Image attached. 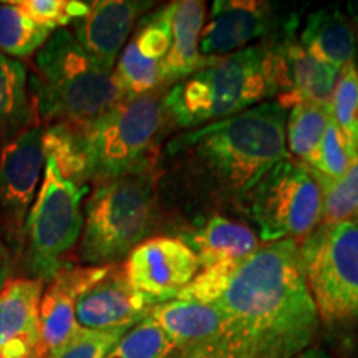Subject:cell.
<instances>
[{"label": "cell", "mask_w": 358, "mask_h": 358, "mask_svg": "<svg viewBox=\"0 0 358 358\" xmlns=\"http://www.w3.org/2000/svg\"><path fill=\"white\" fill-rule=\"evenodd\" d=\"M213 306L221 313L217 334L176 358H295L319 334L294 239L266 244L244 259Z\"/></svg>", "instance_id": "1"}, {"label": "cell", "mask_w": 358, "mask_h": 358, "mask_svg": "<svg viewBox=\"0 0 358 358\" xmlns=\"http://www.w3.org/2000/svg\"><path fill=\"white\" fill-rule=\"evenodd\" d=\"M287 110L262 101L243 113L179 134L168 145L204 187L226 199H245L280 161L290 158L285 143Z\"/></svg>", "instance_id": "2"}, {"label": "cell", "mask_w": 358, "mask_h": 358, "mask_svg": "<svg viewBox=\"0 0 358 358\" xmlns=\"http://www.w3.org/2000/svg\"><path fill=\"white\" fill-rule=\"evenodd\" d=\"M275 96L274 57L267 45L204 62L164 95L166 118L181 128H199L252 108Z\"/></svg>", "instance_id": "3"}, {"label": "cell", "mask_w": 358, "mask_h": 358, "mask_svg": "<svg viewBox=\"0 0 358 358\" xmlns=\"http://www.w3.org/2000/svg\"><path fill=\"white\" fill-rule=\"evenodd\" d=\"M29 88L40 124L92 123L123 98L111 73L85 53L69 29L57 30L35 53Z\"/></svg>", "instance_id": "4"}, {"label": "cell", "mask_w": 358, "mask_h": 358, "mask_svg": "<svg viewBox=\"0 0 358 358\" xmlns=\"http://www.w3.org/2000/svg\"><path fill=\"white\" fill-rule=\"evenodd\" d=\"M151 168L98 185L83 208L78 257L87 266H111L146 241L156 209Z\"/></svg>", "instance_id": "5"}, {"label": "cell", "mask_w": 358, "mask_h": 358, "mask_svg": "<svg viewBox=\"0 0 358 358\" xmlns=\"http://www.w3.org/2000/svg\"><path fill=\"white\" fill-rule=\"evenodd\" d=\"M159 92L122 98L95 122L85 123L82 145L87 182H103L151 168V151L166 113Z\"/></svg>", "instance_id": "6"}, {"label": "cell", "mask_w": 358, "mask_h": 358, "mask_svg": "<svg viewBox=\"0 0 358 358\" xmlns=\"http://www.w3.org/2000/svg\"><path fill=\"white\" fill-rule=\"evenodd\" d=\"M88 186L64 178L55 161L45 158L42 186L37 192L24 231L20 259L27 277L50 282L64 257L77 245L83 229V198Z\"/></svg>", "instance_id": "7"}, {"label": "cell", "mask_w": 358, "mask_h": 358, "mask_svg": "<svg viewBox=\"0 0 358 358\" xmlns=\"http://www.w3.org/2000/svg\"><path fill=\"white\" fill-rule=\"evenodd\" d=\"M299 252L320 322L358 324V222L320 224Z\"/></svg>", "instance_id": "8"}, {"label": "cell", "mask_w": 358, "mask_h": 358, "mask_svg": "<svg viewBox=\"0 0 358 358\" xmlns=\"http://www.w3.org/2000/svg\"><path fill=\"white\" fill-rule=\"evenodd\" d=\"M249 214L262 243L308 236L322 224V191L306 164L287 158L249 192Z\"/></svg>", "instance_id": "9"}, {"label": "cell", "mask_w": 358, "mask_h": 358, "mask_svg": "<svg viewBox=\"0 0 358 358\" xmlns=\"http://www.w3.org/2000/svg\"><path fill=\"white\" fill-rule=\"evenodd\" d=\"M43 127L29 128L0 148V243L20 259L25 222L45 166Z\"/></svg>", "instance_id": "10"}, {"label": "cell", "mask_w": 358, "mask_h": 358, "mask_svg": "<svg viewBox=\"0 0 358 358\" xmlns=\"http://www.w3.org/2000/svg\"><path fill=\"white\" fill-rule=\"evenodd\" d=\"M122 266L128 284L155 306L174 301L201 267L185 241L166 236L143 241Z\"/></svg>", "instance_id": "11"}, {"label": "cell", "mask_w": 358, "mask_h": 358, "mask_svg": "<svg viewBox=\"0 0 358 358\" xmlns=\"http://www.w3.org/2000/svg\"><path fill=\"white\" fill-rule=\"evenodd\" d=\"M171 48V6L145 19L116 60L111 77L123 98L159 92Z\"/></svg>", "instance_id": "12"}, {"label": "cell", "mask_w": 358, "mask_h": 358, "mask_svg": "<svg viewBox=\"0 0 358 358\" xmlns=\"http://www.w3.org/2000/svg\"><path fill=\"white\" fill-rule=\"evenodd\" d=\"M155 303L128 284L122 264H111L108 272L80 295L75 306L78 327L88 330H129L150 315Z\"/></svg>", "instance_id": "13"}, {"label": "cell", "mask_w": 358, "mask_h": 358, "mask_svg": "<svg viewBox=\"0 0 358 358\" xmlns=\"http://www.w3.org/2000/svg\"><path fill=\"white\" fill-rule=\"evenodd\" d=\"M272 7L259 0H217L204 22L199 53L204 62L216 60L244 48L268 35L274 27Z\"/></svg>", "instance_id": "14"}, {"label": "cell", "mask_w": 358, "mask_h": 358, "mask_svg": "<svg viewBox=\"0 0 358 358\" xmlns=\"http://www.w3.org/2000/svg\"><path fill=\"white\" fill-rule=\"evenodd\" d=\"M110 266H71L65 264L43 289L38 307L40 348L47 358L80 329L75 306L83 290L108 272Z\"/></svg>", "instance_id": "15"}, {"label": "cell", "mask_w": 358, "mask_h": 358, "mask_svg": "<svg viewBox=\"0 0 358 358\" xmlns=\"http://www.w3.org/2000/svg\"><path fill=\"white\" fill-rule=\"evenodd\" d=\"M148 2L95 0L83 17L73 22V37L101 70L111 73L138 17L150 8Z\"/></svg>", "instance_id": "16"}, {"label": "cell", "mask_w": 358, "mask_h": 358, "mask_svg": "<svg viewBox=\"0 0 358 358\" xmlns=\"http://www.w3.org/2000/svg\"><path fill=\"white\" fill-rule=\"evenodd\" d=\"M277 57V103L285 110L299 103L330 108L340 70L320 62L290 35L272 45Z\"/></svg>", "instance_id": "17"}, {"label": "cell", "mask_w": 358, "mask_h": 358, "mask_svg": "<svg viewBox=\"0 0 358 358\" xmlns=\"http://www.w3.org/2000/svg\"><path fill=\"white\" fill-rule=\"evenodd\" d=\"M43 282L15 277L0 292V357L45 358L40 348L38 307Z\"/></svg>", "instance_id": "18"}, {"label": "cell", "mask_w": 358, "mask_h": 358, "mask_svg": "<svg viewBox=\"0 0 358 358\" xmlns=\"http://www.w3.org/2000/svg\"><path fill=\"white\" fill-rule=\"evenodd\" d=\"M182 241L192 249L203 268L224 261L241 262L261 248L250 227L219 214L209 217Z\"/></svg>", "instance_id": "19"}, {"label": "cell", "mask_w": 358, "mask_h": 358, "mask_svg": "<svg viewBox=\"0 0 358 358\" xmlns=\"http://www.w3.org/2000/svg\"><path fill=\"white\" fill-rule=\"evenodd\" d=\"M171 6V48L164 62V80L176 83L203 66L199 53L201 32L206 22V2L179 0Z\"/></svg>", "instance_id": "20"}, {"label": "cell", "mask_w": 358, "mask_h": 358, "mask_svg": "<svg viewBox=\"0 0 358 358\" xmlns=\"http://www.w3.org/2000/svg\"><path fill=\"white\" fill-rule=\"evenodd\" d=\"M150 317L171 340L176 353L206 342L221 327V313L216 306L179 299L155 306Z\"/></svg>", "instance_id": "21"}, {"label": "cell", "mask_w": 358, "mask_h": 358, "mask_svg": "<svg viewBox=\"0 0 358 358\" xmlns=\"http://www.w3.org/2000/svg\"><path fill=\"white\" fill-rule=\"evenodd\" d=\"M299 43L310 55L338 70L355 60V30L342 8L335 6L320 8L308 15Z\"/></svg>", "instance_id": "22"}, {"label": "cell", "mask_w": 358, "mask_h": 358, "mask_svg": "<svg viewBox=\"0 0 358 358\" xmlns=\"http://www.w3.org/2000/svg\"><path fill=\"white\" fill-rule=\"evenodd\" d=\"M38 124L29 88V71L20 60L0 53V148Z\"/></svg>", "instance_id": "23"}, {"label": "cell", "mask_w": 358, "mask_h": 358, "mask_svg": "<svg viewBox=\"0 0 358 358\" xmlns=\"http://www.w3.org/2000/svg\"><path fill=\"white\" fill-rule=\"evenodd\" d=\"M330 120V108L313 103H299L290 108L285 122V143L287 153L306 164L315 153L317 146L327 129Z\"/></svg>", "instance_id": "24"}, {"label": "cell", "mask_w": 358, "mask_h": 358, "mask_svg": "<svg viewBox=\"0 0 358 358\" xmlns=\"http://www.w3.org/2000/svg\"><path fill=\"white\" fill-rule=\"evenodd\" d=\"M43 29L13 2L0 3V53L10 58H27L37 53L50 38Z\"/></svg>", "instance_id": "25"}, {"label": "cell", "mask_w": 358, "mask_h": 358, "mask_svg": "<svg viewBox=\"0 0 358 358\" xmlns=\"http://www.w3.org/2000/svg\"><path fill=\"white\" fill-rule=\"evenodd\" d=\"M312 174L322 191V224L347 222L358 214V156L338 179Z\"/></svg>", "instance_id": "26"}, {"label": "cell", "mask_w": 358, "mask_h": 358, "mask_svg": "<svg viewBox=\"0 0 358 358\" xmlns=\"http://www.w3.org/2000/svg\"><path fill=\"white\" fill-rule=\"evenodd\" d=\"M330 115L348 145L358 153V65L355 60L340 69L330 101Z\"/></svg>", "instance_id": "27"}, {"label": "cell", "mask_w": 358, "mask_h": 358, "mask_svg": "<svg viewBox=\"0 0 358 358\" xmlns=\"http://www.w3.org/2000/svg\"><path fill=\"white\" fill-rule=\"evenodd\" d=\"M176 348L150 315L128 330L105 358H173Z\"/></svg>", "instance_id": "28"}, {"label": "cell", "mask_w": 358, "mask_h": 358, "mask_svg": "<svg viewBox=\"0 0 358 358\" xmlns=\"http://www.w3.org/2000/svg\"><path fill=\"white\" fill-rule=\"evenodd\" d=\"M357 156L358 153L348 145L347 138L343 136V133L340 131L337 123L334 122L332 115H330L324 138L317 146L315 153L306 163V166L312 169L313 173L320 174V176L338 179L340 176H343V173L347 171Z\"/></svg>", "instance_id": "29"}, {"label": "cell", "mask_w": 358, "mask_h": 358, "mask_svg": "<svg viewBox=\"0 0 358 358\" xmlns=\"http://www.w3.org/2000/svg\"><path fill=\"white\" fill-rule=\"evenodd\" d=\"M17 7L47 30H60L83 17L90 2L78 0H17Z\"/></svg>", "instance_id": "30"}, {"label": "cell", "mask_w": 358, "mask_h": 358, "mask_svg": "<svg viewBox=\"0 0 358 358\" xmlns=\"http://www.w3.org/2000/svg\"><path fill=\"white\" fill-rule=\"evenodd\" d=\"M127 332L128 330L124 329L100 332L80 327L66 343L47 358H105Z\"/></svg>", "instance_id": "31"}, {"label": "cell", "mask_w": 358, "mask_h": 358, "mask_svg": "<svg viewBox=\"0 0 358 358\" xmlns=\"http://www.w3.org/2000/svg\"><path fill=\"white\" fill-rule=\"evenodd\" d=\"M241 262L224 261L213 264V266L209 267H204L203 272H199V274L178 294L176 299H179V301L213 303L219 295L222 294V290L226 289L227 282H229Z\"/></svg>", "instance_id": "32"}, {"label": "cell", "mask_w": 358, "mask_h": 358, "mask_svg": "<svg viewBox=\"0 0 358 358\" xmlns=\"http://www.w3.org/2000/svg\"><path fill=\"white\" fill-rule=\"evenodd\" d=\"M13 266V257L8 252V249L0 243V292L6 287V284L10 280V271Z\"/></svg>", "instance_id": "33"}, {"label": "cell", "mask_w": 358, "mask_h": 358, "mask_svg": "<svg viewBox=\"0 0 358 358\" xmlns=\"http://www.w3.org/2000/svg\"><path fill=\"white\" fill-rule=\"evenodd\" d=\"M347 12L348 15H350V22L353 25V30H355V37H357V42H358V0L355 2H348L347 3Z\"/></svg>", "instance_id": "34"}, {"label": "cell", "mask_w": 358, "mask_h": 358, "mask_svg": "<svg viewBox=\"0 0 358 358\" xmlns=\"http://www.w3.org/2000/svg\"><path fill=\"white\" fill-rule=\"evenodd\" d=\"M295 358H330L325 352L319 350V348H307L306 352L299 353Z\"/></svg>", "instance_id": "35"}, {"label": "cell", "mask_w": 358, "mask_h": 358, "mask_svg": "<svg viewBox=\"0 0 358 358\" xmlns=\"http://www.w3.org/2000/svg\"><path fill=\"white\" fill-rule=\"evenodd\" d=\"M0 358H2V357H0Z\"/></svg>", "instance_id": "36"}]
</instances>
